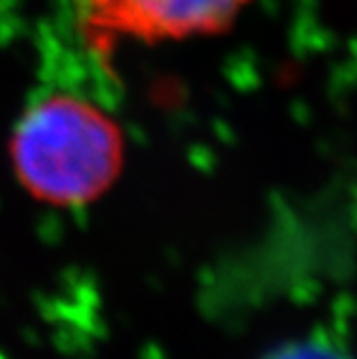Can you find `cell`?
<instances>
[{"mask_svg":"<svg viewBox=\"0 0 357 359\" xmlns=\"http://www.w3.org/2000/svg\"><path fill=\"white\" fill-rule=\"evenodd\" d=\"M11 159L22 187L52 207H82L112 187L123 166L119 125L82 97L52 93L15 125Z\"/></svg>","mask_w":357,"mask_h":359,"instance_id":"obj_1","label":"cell"},{"mask_svg":"<svg viewBox=\"0 0 357 359\" xmlns=\"http://www.w3.org/2000/svg\"><path fill=\"white\" fill-rule=\"evenodd\" d=\"M245 0H90V24L108 35L179 39L217 32Z\"/></svg>","mask_w":357,"mask_h":359,"instance_id":"obj_2","label":"cell"},{"mask_svg":"<svg viewBox=\"0 0 357 359\" xmlns=\"http://www.w3.org/2000/svg\"><path fill=\"white\" fill-rule=\"evenodd\" d=\"M265 359H351L338 346L318 340H302L290 342L276 351H271Z\"/></svg>","mask_w":357,"mask_h":359,"instance_id":"obj_3","label":"cell"}]
</instances>
